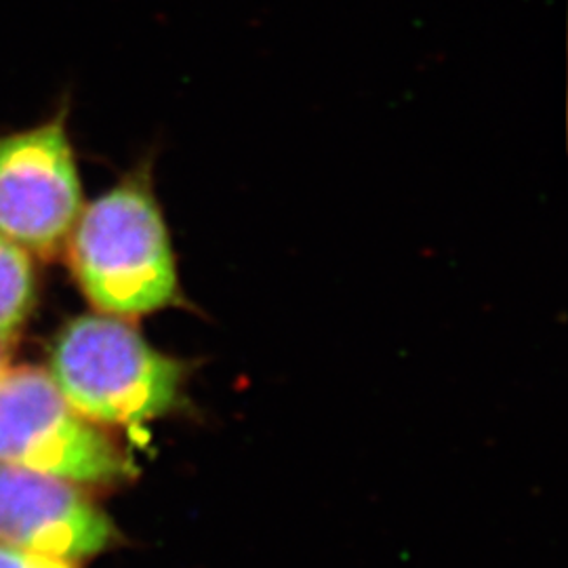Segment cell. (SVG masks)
<instances>
[{"instance_id":"6da1fadb","label":"cell","mask_w":568,"mask_h":568,"mask_svg":"<svg viewBox=\"0 0 568 568\" xmlns=\"http://www.w3.org/2000/svg\"><path fill=\"white\" fill-rule=\"evenodd\" d=\"M72 265L103 314L138 318L180 304V281L161 206L145 183L129 180L82 213Z\"/></svg>"},{"instance_id":"7a4b0ae2","label":"cell","mask_w":568,"mask_h":568,"mask_svg":"<svg viewBox=\"0 0 568 568\" xmlns=\"http://www.w3.org/2000/svg\"><path fill=\"white\" fill-rule=\"evenodd\" d=\"M49 375L84 419L138 426L180 403L185 366L116 316H81L53 345Z\"/></svg>"},{"instance_id":"3957f363","label":"cell","mask_w":568,"mask_h":568,"mask_svg":"<svg viewBox=\"0 0 568 568\" xmlns=\"http://www.w3.org/2000/svg\"><path fill=\"white\" fill-rule=\"evenodd\" d=\"M0 466L102 485L129 474L121 450L63 398L49 373L0 375Z\"/></svg>"},{"instance_id":"277c9868","label":"cell","mask_w":568,"mask_h":568,"mask_svg":"<svg viewBox=\"0 0 568 568\" xmlns=\"http://www.w3.org/2000/svg\"><path fill=\"white\" fill-rule=\"evenodd\" d=\"M81 215V182L61 122L0 138V234L53 253Z\"/></svg>"},{"instance_id":"5b68a950","label":"cell","mask_w":568,"mask_h":568,"mask_svg":"<svg viewBox=\"0 0 568 568\" xmlns=\"http://www.w3.org/2000/svg\"><path fill=\"white\" fill-rule=\"evenodd\" d=\"M112 523L63 478L0 466V541L79 560L112 544Z\"/></svg>"},{"instance_id":"8992f818","label":"cell","mask_w":568,"mask_h":568,"mask_svg":"<svg viewBox=\"0 0 568 568\" xmlns=\"http://www.w3.org/2000/svg\"><path fill=\"white\" fill-rule=\"evenodd\" d=\"M34 300L32 265L20 246L0 234V339L13 335Z\"/></svg>"},{"instance_id":"52a82bcc","label":"cell","mask_w":568,"mask_h":568,"mask_svg":"<svg viewBox=\"0 0 568 568\" xmlns=\"http://www.w3.org/2000/svg\"><path fill=\"white\" fill-rule=\"evenodd\" d=\"M0 568H74L70 562L30 549L0 544Z\"/></svg>"},{"instance_id":"ba28073f","label":"cell","mask_w":568,"mask_h":568,"mask_svg":"<svg viewBox=\"0 0 568 568\" xmlns=\"http://www.w3.org/2000/svg\"><path fill=\"white\" fill-rule=\"evenodd\" d=\"M7 371V354H4V347L0 344V375Z\"/></svg>"}]
</instances>
